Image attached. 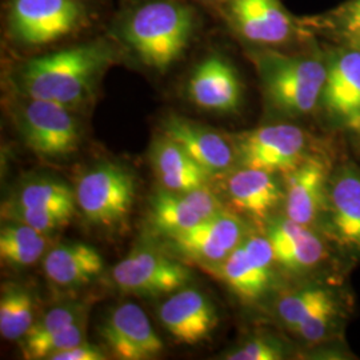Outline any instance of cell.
Wrapping results in <instances>:
<instances>
[{
	"label": "cell",
	"instance_id": "obj_17",
	"mask_svg": "<svg viewBox=\"0 0 360 360\" xmlns=\"http://www.w3.org/2000/svg\"><path fill=\"white\" fill-rule=\"evenodd\" d=\"M162 134L180 147L212 176L236 166V153L230 136L193 122L169 114L162 120Z\"/></svg>",
	"mask_w": 360,
	"mask_h": 360
},
{
	"label": "cell",
	"instance_id": "obj_22",
	"mask_svg": "<svg viewBox=\"0 0 360 360\" xmlns=\"http://www.w3.org/2000/svg\"><path fill=\"white\" fill-rule=\"evenodd\" d=\"M155 175L163 188L187 193L208 184L211 174L195 162L179 144L163 134L156 138L150 151Z\"/></svg>",
	"mask_w": 360,
	"mask_h": 360
},
{
	"label": "cell",
	"instance_id": "obj_1",
	"mask_svg": "<svg viewBox=\"0 0 360 360\" xmlns=\"http://www.w3.org/2000/svg\"><path fill=\"white\" fill-rule=\"evenodd\" d=\"M120 56V49L107 32L95 34L51 51L20 58L10 74L11 90L79 111L94 99L104 74Z\"/></svg>",
	"mask_w": 360,
	"mask_h": 360
},
{
	"label": "cell",
	"instance_id": "obj_34",
	"mask_svg": "<svg viewBox=\"0 0 360 360\" xmlns=\"http://www.w3.org/2000/svg\"><path fill=\"white\" fill-rule=\"evenodd\" d=\"M190 1H193V3H196V4H199L205 8H211L214 4H217L220 0H190Z\"/></svg>",
	"mask_w": 360,
	"mask_h": 360
},
{
	"label": "cell",
	"instance_id": "obj_16",
	"mask_svg": "<svg viewBox=\"0 0 360 360\" xmlns=\"http://www.w3.org/2000/svg\"><path fill=\"white\" fill-rule=\"evenodd\" d=\"M159 319L180 345L196 346L208 339L219 323L214 303L196 288H180L159 307Z\"/></svg>",
	"mask_w": 360,
	"mask_h": 360
},
{
	"label": "cell",
	"instance_id": "obj_3",
	"mask_svg": "<svg viewBox=\"0 0 360 360\" xmlns=\"http://www.w3.org/2000/svg\"><path fill=\"white\" fill-rule=\"evenodd\" d=\"M102 0H3L1 38L20 58L51 51L95 35Z\"/></svg>",
	"mask_w": 360,
	"mask_h": 360
},
{
	"label": "cell",
	"instance_id": "obj_21",
	"mask_svg": "<svg viewBox=\"0 0 360 360\" xmlns=\"http://www.w3.org/2000/svg\"><path fill=\"white\" fill-rule=\"evenodd\" d=\"M227 195L233 208L263 221L284 202V191L275 174L257 168L238 167L227 179Z\"/></svg>",
	"mask_w": 360,
	"mask_h": 360
},
{
	"label": "cell",
	"instance_id": "obj_33",
	"mask_svg": "<svg viewBox=\"0 0 360 360\" xmlns=\"http://www.w3.org/2000/svg\"><path fill=\"white\" fill-rule=\"evenodd\" d=\"M342 26L352 43L360 40V0H354L346 7L342 18Z\"/></svg>",
	"mask_w": 360,
	"mask_h": 360
},
{
	"label": "cell",
	"instance_id": "obj_18",
	"mask_svg": "<svg viewBox=\"0 0 360 360\" xmlns=\"http://www.w3.org/2000/svg\"><path fill=\"white\" fill-rule=\"evenodd\" d=\"M221 210V202L207 186L187 193L165 188L155 193L151 200L150 221L155 231L169 238L193 229Z\"/></svg>",
	"mask_w": 360,
	"mask_h": 360
},
{
	"label": "cell",
	"instance_id": "obj_20",
	"mask_svg": "<svg viewBox=\"0 0 360 360\" xmlns=\"http://www.w3.org/2000/svg\"><path fill=\"white\" fill-rule=\"evenodd\" d=\"M275 262L291 272H304L322 264L327 257L321 236L288 217L275 219L267 230Z\"/></svg>",
	"mask_w": 360,
	"mask_h": 360
},
{
	"label": "cell",
	"instance_id": "obj_25",
	"mask_svg": "<svg viewBox=\"0 0 360 360\" xmlns=\"http://www.w3.org/2000/svg\"><path fill=\"white\" fill-rule=\"evenodd\" d=\"M10 206L47 212H63L74 217L77 196L62 181L37 180L26 184Z\"/></svg>",
	"mask_w": 360,
	"mask_h": 360
},
{
	"label": "cell",
	"instance_id": "obj_9",
	"mask_svg": "<svg viewBox=\"0 0 360 360\" xmlns=\"http://www.w3.org/2000/svg\"><path fill=\"white\" fill-rule=\"evenodd\" d=\"M186 96L202 111L227 115L240 108L243 83L224 53L210 51L193 65L186 83Z\"/></svg>",
	"mask_w": 360,
	"mask_h": 360
},
{
	"label": "cell",
	"instance_id": "obj_7",
	"mask_svg": "<svg viewBox=\"0 0 360 360\" xmlns=\"http://www.w3.org/2000/svg\"><path fill=\"white\" fill-rule=\"evenodd\" d=\"M211 8L239 38L262 49L284 46L299 34L281 0H220Z\"/></svg>",
	"mask_w": 360,
	"mask_h": 360
},
{
	"label": "cell",
	"instance_id": "obj_8",
	"mask_svg": "<svg viewBox=\"0 0 360 360\" xmlns=\"http://www.w3.org/2000/svg\"><path fill=\"white\" fill-rule=\"evenodd\" d=\"M135 193V178L129 171L114 163H102L79 179L75 196L89 221L111 227L129 217Z\"/></svg>",
	"mask_w": 360,
	"mask_h": 360
},
{
	"label": "cell",
	"instance_id": "obj_14",
	"mask_svg": "<svg viewBox=\"0 0 360 360\" xmlns=\"http://www.w3.org/2000/svg\"><path fill=\"white\" fill-rule=\"evenodd\" d=\"M324 224L345 252L360 255V169L345 165L333 171Z\"/></svg>",
	"mask_w": 360,
	"mask_h": 360
},
{
	"label": "cell",
	"instance_id": "obj_10",
	"mask_svg": "<svg viewBox=\"0 0 360 360\" xmlns=\"http://www.w3.org/2000/svg\"><path fill=\"white\" fill-rule=\"evenodd\" d=\"M248 233L243 219L235 212L221 210L193 229L167 239L181 257L212 269L230 257Z\"/></svg>",
	"mask_w": 360,
	"mask_h": 360
},
{
	"label": "cell",
	"instance_id": "obj_29",
	"mask_svg": "<svg viewBox=\"0 0 360 360\" xmlns=\"http://www.w3.org/2000/svg\"><path fill=\"white\" fill-rule=\"evenodd\" d=\"M84 314V306L79 302H70L56 306L32 324L22 342H37L51 335L58 334Z\"/></svg>",
	"mask_w": 360,
	"mask_h": 360
},
{
	"label": "cell",
	"instance_id": "obj_6",
	"mask_svg": "<svg viewBox=\"0 0 360 360\" xmlns=\"http://www.w3.org/2000/svg\"><path fill=\"white\" fill-rule=\"evenodd\" d=\"M238 167L287 175L311 154L309 134L295 124L276 123L231 135Z\"/></svg>",
	"mask_w": 360,
	"mask_h": 360
},
{
	"label": "cell",
	"instance_id": "obj_28",
	"mask_svg": "<svg viewBox=\"0 0 360 360\" xmlns=\"http://www.w3.org/2000/svg\"><path fill=\"white\" fill-rule=\"evenodd\" d=\"M86 340V318L77 321L58 334L37 342H22V354L25 359H50L53 354L74 347Z\"/></svg>",
	"mask_w": 360,
	"mask_h": 360
},
{
	"label": "cell",
	"instance_id": "obj_2",
	"mask_svg": "<svg viewBox=\"0 0 360 360\" xmlns=\"http://www.w3.org/2000/svg\"><path fill=\"white\" fill-rule=\"evenodd\" d=\"M202 8L190 0H131L116 13L107 34L122 53L165 75L203 34Z\"/></svg>",
	"mask_w": 360,
	"mask_h": 360
},
{
	"label": "cell",
	"instance_id": "obj_13",
	"mask_svg": "<svg viewBox=\"0 0 360 360\" xmlns=\"http://www.w3.org/2000/svg\"><path fill=\"white\" fill-rule=\"evenodd\" d=\"M331 168L327 159L311 155L300 166L285 175V217L314 229L324 223Z\"/></svg>",
	"mask_w": 360,
	"mask_h": 360
},
{
	"label": "cell",
	"instance_id": "obj_23",
	"mask_svg": "<svg viewBox=\"0 0 360 360\" xmlns=\"http://www.w3.org/2000/svg\"><path fill=\"white\" fill-rule=\"evenodd\" d=\"M103 257L90 245L65 243L51 250L43 262L47 279L59 287L90 283L103 271Z\"/></svg>",
	"mask_w": 360,
	"mask_h": 360
},
{
	"label": "cell",
	"instance_id": "obj_19",
	"mask_svg": "<svg viewBox=\"0 0 360 360\" xmlns=\"http://www.w3.org/2000/svg\"><path fill=\"white\" fill-rule=\"evenodd\" d=\"M321 103L338 124L360 132L359 49L336 55L327 65Z\"/></svg>",
	"mask_w": 360,
	"mask_h": 360
},
{
	"label": "cell",
	"instance_id": "obj_12",
	"mask_svg": "<svg viewBox=\"0 0 360 360\" xmlns=\"http://www.w3.org/2000/svg\"><path fill=\"white\" fill-rule=\"evenodd\" d=\"M275 255L267 235L248 233L245 242L212 267L235 295L254 302L266 294L272 281Z\"/></svg>",
	"mask_w": 360,
	"mask_h": 360
},
{
	"label": "cell",
	"instance_id": "obj_5",
	"mask_svg": "<svg viewBox=\"0 0 360 360\" xmlns=\"http://www.w3.org/2000/svg\"><path fill=\"white\" fill-rule=\"evenodd\" d=\"M10 110L27 147L43 158H65L82 142L77 111L62 104L13 94Z\"/></svg>",
	"mask_w": 360,
	"mask_h": 360
},
{
	"label": "cell",
	"instance_id": "obj_26",
	"mask_svg": "<svg viewBox=\"0 0 360 360\" xmlns=\"http://www.w3.org/2000/svg\"><path fill=\"white\" fill-rule=\"evenodd\" d=\"M34 321V297L20 287L3 292L0 299V334L7 340H22Z\"/></svg>",
	"mask_w": 360,
	"mask_h": 360
},
{
	"label": "cell",
	"instance_id": "obj_11",
	"mask_svg": "<svg viewBox=\"0 0 360 360\" xmlns=\"http://www.w3.org/2000/svg\"><path fill=\"white\" fill-rule=\"evenodd\" d=\"M117 288L126 294L169 295L190 282V270L176 260L151 250H136L112 271Z\"/></svg>",
	"mask_w": 360,
	"mask_h": 360
},
{
	"label": "cell",
	"instance_id": "obj_35",
	"mask_svg": "<svg viewBox=\"0 0 360 360\" xmlns=\"http://www.w3.org/2000/svg\"><path fill=\"white\" fill-rule=\"evenodd\" d=\"M354 46H355V49H359L360 50V40H358V41H354Z\"/></svg>",
	"mask_w": 360,
	"mask_h": 360
},
{
	"label": "cell",
	"instance_id": "obj_15",
	"mask_svg": "<svg viewBox=\"0 0 360 360\" xmlns=\"http://www.w3.org/2000/svg\"><path fill=\"white\" fill-rule=\"evenodd\" d=\"M101 336L116 359H154L165 347L147 314L134 303L117 306L104 321Z\"/></svg>",
	"mask_w": 360,
	"mask_h": 360
},
{
	"label": "cell",
	"instance_id": "obj_31",
	"mask_svg": "<svg viewBox=\"0 0 360 360\" xmlns=\"http://www.w3.org/2000/svg\"><path fill=\"white\" fill-rule=\"evenodd\" d=\"M285 356L284 349L278 342L267 338H252L242 347L230 352V360H281Z\"/></svg>",
	"mask_w": 360,
	"mask_h": 360
},
{
	"label": "cell",
	"instance_id": "obj_4",
	"mask_svg": "<svg viewBox=\"0 0 360 360\" xmlns=\"http://www.w3.org/2000/svg\"><path fill=\"white\" fill-rule=\"evenodd\" d=\"M262 90L274 111L288 117L309 115L321 103L327 65L316 58L263 49L252 55Z\"/></svg>",
	"mask_w": 360,
	"mask_h": 360
},
{
	"label": "cell",
	"instance_id": "obj_32",
	"mask_svg": "<svg viewBox=\"0 0 360 360\" xmlns=\"http://www.w3.org/2000/svg\"><path fill=\"white\" fill-rule=\"evenodd\" d=\"M103 351L86 340L77 346L53 354L50 360H105Z\"/></svg>",
	"mask_w": 360,
	"mask_h": 360
},
{
	"label": "cell",
	"instance_id": "obj_24",
	"mask_svg": "<svg viewBox=\"0 0 360 360\" xmlns=\"http://www.w3.org/2000/svg\"><path fill=\"white\" fill-rule=\"evenodd\" d=\"M47 248L46 233L25 223H7L0 231V257L13 267H28L43 257Z\"/></svg>",
	"mask_w": 360,
	"mask_h": 360
},
{
	"label": "cell",
	"instance_id": "obj_30",
	"mask_svg": "<svg viewBox=\"0 0 360 360\" xmlns=\"http://www.w3.org/2000/svg\"><path fill=\"white\" fill-rule=\"evenodd\" d=\"M7 215L13 221L25 223L27 226L46 235L55 230L63 229L72 219V215L63 214V212H47V211H37V210L11 206L7 207Z\"/></svg>",
	"mask_w": 360,
	"mask_h": 360
},
{
	"label": "cell",
	"instance_id": "obj_27",
	"mask_svg": "<svg viewBox=\"0 0 360 360\" xmlns=\"http://www.w3.org/2000/svg\"><path fill=\"white\" fill-rule=\"evenodd\" d=\"M335 300H338V297L327 287L309 285L284 295L278 303V315L294 333L315 311Z\"/></svg>",
	"mask_w": 360,
	"mask_h": 360
}]
</instances>
